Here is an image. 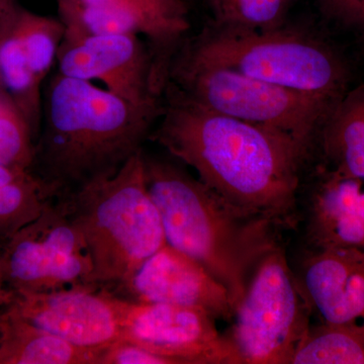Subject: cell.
Instances as JSON below:
<instances>
[{
    "label": "cell",
    "instance_id": "obj_1",
    "mask_svg": "<svg viewBox=\"0 0 364 364\" xmlns=\"http://www.w3.org/2000/svg\"><path fill=\"white\" fill-rule=\"evenodd\" d=\"M149 140L241 214L277 228L298 225L299 168L309 151L291 139L208 109L166 83Z\"/></svg>",
    "mask_w": 364,
    "mask_h": 364
},
{
    "label": "cell",
    "instance_id": "obj_2",
    "mask_svg": "<svg viewBox=\"0 0 364 364\" xmlns=\"http://www.w3.org/2000/svg\"><path fill=\"white\" fill-rule=\"evenodd\" d=\"M161 109L57 72L43 91L31 170L54 198L112 176L144 149Z\"/></svg>",
    "mask_w": 364,
    "mask_h": 364
},
{
    "label": "cell",
    "instance_id": "obj_3",
    "mask_svg": "<svg viewBox=\"0 0 364 364\" xmlns=\"http://www.w3.org/2000/svg\"><path fill=\"white\" fill-rule=\"evenodd\" d=\"M143 164L166 244L200 263L221 282L236 314L254 268L277 245V227L241 214L177 163L144 149Z\"/></svg>",
    "mask_w": 364,
    "mask_h": 364
},
{
    "label": "cell",
    "instance_id": "obj_4",
    "mask_svg": "<svg viewBox=\"0 0 364 364\" xmlns=\"http://www.w3.org/2000/svg\"><path fill=\"white\" fill-rule=\"evenodd\" d=\"M143 151L114 176L58 196L65 200L90 251L91 284L111 291L166 245L159 210L146 184Z\"/></svg>",
    "mask_w": 364,
    "mask_h": 364
},
{
    "label": "cell",
    "instance_id": "obj_5",
    "mask_svg": "<svg viewBox=\"0 0 364 364\" xmlns=\"http://www.w3.org/2000/svg\"><path fill=\"white\" fill-rule=\"evenodd\" d=\"M173 57L230 69L335 104L343 97L346 73L334 53L320 41L284 26L264 32L210 23L202 33L186 38Z\"/></svg>",
    "mask_w": 364,
    "mask_h": 364
},
{
    "label": "cell",
    "instance_id": "obj_6",
    "mask_svg": "<svg viewBox=\"0 0 364 364\" xmlns=\"http://www.w3.org/2000/svg\"><path fill=\"white\" fill-rule=\"evenodd\" d=\"M166 83L208 109L287 136L308 151L338 104L178 57L170 62Z\"/></svg>",
    "mask_w": 364,
    "mask_h": 364
},
{
    "label": "cell",
    "instance_id": "obj_7",
    "mask_svg": "<svg viewBox=\"0 0 364 364\" xmlns=\"http://www.w3.org/2000/svg\"><path fill=\"white\" fill-rule=\"evenodd\" d=\"M312 314L284 249L277 244L251 273L227 337L244 364H291L310 331Z\"/></svg>",
    "mask_w": 364,
    "mask_h": 364
},
{
    "label": "cell",
    "instance_id": "obj_8",
    "mask_svg": "<svg viewBox=\"0 0 364 364\" xmlns=\"http://www.w3.org/2000/svg\"><path fill=\"white\" fill-rule=\"evenodd\" d=\"M91 274L90 251L63 198L0 248V279L13 294L93 286Z\"/></svg>",
    "mask_w": 364,
    "mask_h": 364
},
{
    "label": "cell",
    "instance_id": "obj_9",
    "mask_svg": "<svg viewBox=\"0 0 364 364\" xmlns=\"http://www.w3.org/2000/svg\"><path fill=\"white\" fill-rule=\"evenodd\" d=\"M65 38L102 33L145 37L154 62L155 85L163 95L172 57L191 23L186 0H58Z\"/></svg>",
    "mask_w": 364,
    "mask_h": 364
},
{
    "label": "cell",
    "instance_id": "obj_10",
    "mask_svg": "<svg viewBox=\"0 0 364 364\" xmlns=\"http://www.w3.org/2000/svg\"><path fill=\"white\" fill-rule=\"evenodd\" d=\"M121 338L170 364H244L215 318L203 311L168 304L131 301L116 294Z\"/></svg>",
    "mask_w": 364,
    "mask_h": 364
},
{
    "label": "cell",
    "instance_id": "obj_11",
    "mask_svg": "<svg viewBox=\"0 0 364 364\" xmlns=\"http://www.w3.org/2000/svg\"><path fill=\"white\" fill-rule=\"evenodd\" d=\"M58 72L81 80H97L105 90L138 107L161 105L154 62L147 43L134 35L102 33L64 38Z\"/></svg>",
    "mask_w": 364,
    "mask_h": 364
},
{
    "label": "cell",
    "instance_id": "obj_12",
    "mask_svg": "<svg viewBox=\"0 0 364 364\" xmlns=\"http://www.w3.org/2000/svg\"><path fill=\"white\" fill-rule=\"evenodd\" d=\"M9 310L36 327L86 349H102L121 338L116 294L95 286L16 293Z\"/></svg>",
    "mask_w": 364,
    "mask_h": 364
},
{
    "label": "cell",
    "instance_id": "obj_13",
    "mask_svg": "<svg viewBox=\"0 0 364 364\" xmlns=\"http://www.w3.org/2000/svg\"><path fill=\"white\" fill-rule=\"evenodd\" d=\"M112 293L131 301L198 309L215 320L232 321L235 317L226 287L203 265L168 244Z\"/></svg>",
    "mask_w": 364,
    "mask_h": 364
},
{
    "label": "cell",
    "instance_id": "obj_14",
    "mask_svg": "<svg viewBox=\"0 0 364 364\" xmlns=\"http://www.w3.org/2000/svg\"><path fill=\"white\" fill-rule=\"evenodd\" d=\"M299 282L322 324L364 325V252L311 249Z\"/></svg>",
    "mask_w": 364,
    "mask_h": 364
},
{
    "label": "cell",
    "instance_id": "obj_15",
    "mask_svg": "<svg viewBox=\"0 0 364 364\" xmlns=\"http://www.w3.org/2000/svg\"><path fill=\"white\" fill-rule=\"evenodd\" d=\"M311 249L364 252V179L321 167L306 205Z\"/></svg>",
    "mask_w": 364,
    "mask_h": 364
},
{
    "label": "cell",
    "instance_id": "obj_16",
    "mask_svg": "<svg viewBox=\"0 0 364 364\" xmlns=\"http://www.w3.org/2000/svg\"><path fill=\"white\" fill-rule=\"evenodd\" d=\"M7 305L0 313V364H97L100 349L74 346L18 317Z\"/></svg>",
    "mask_w": 364,
    "mask_h": 364
},
{
    "label": "cell",
    "instance_id": "obj_17",
    "mask_svg": "<svg viewBox=\"0 0 364 364\" xmlns=\"http://www.w3.org/2000/svg\"><path fill=\"white\" fill-rule=\"evenodd\" d=\"M318 136L323 167L364 179V87L343 95Z\"/></svg>",
    "mask_w": 364,
    "mask_h": 364
},
{
    "label": "cell",
    "instance_id": "obj_18",
    "mask_svg": "<svg viewBox=\"0 0 364 364\" xmlns=\"http://www.w3.org/2000/svg\"><path fill=\"white\" fill-rule=\"evenodd\" d=\"M14 11L0 23V79L37 141L42 122L43 83L33 73L23 51L14 23Z\"/></svg>",
    "mask_w": 364,
    "mask_h": 364
},
{
    "label": "cell",
    "instance_id": "obj_19",
    "mask_svg": "<svg viewBox=\"0 0 364 364\" xmlns=\"http://www.w3.org/2000/svg\"><path fill=\"white\" fill-rule=\"evenodd\" d=\"M53 198L32 170L0 164V248L37 219Z\"/></svg>",
    "mask_w": 364,
    "mask_h": 364
},
{
    "label": "cell",
    "instance_id": "obj_20",
    "mask_svg": "<svg viewBox=\"0 0 364 364\" xmlns=\"http://www.w3.org/2000/svg\"><path fill=\"white\" fill-rule=\"evenodd\" d=\"M291 364H364V325L311 327Z\"/></svg>",
    "mask_w": 364,
    "mask_h": 364
},
{
    "label": "cell",
    "instance_id": "obj_21",
    "mask_svg": "<svg viewBox=\"0 0 364 364\" xmlns=\"http://www.w3.org/2000/svg\"><path fill=\"white\" fill-rule=\"evenodd\" d=\"M14 23L33 73L44 85L57 60L65 26L60 18L31 13L21 6L14 11Z\"/></svg>",
    "mask_w": 364,
    "mask_h": 364
},
{
    "label": "cell",
    "instance_id": "obj_22",
    "mask_svg": "<svg viewBox=\"0 0 364 364\" xmlns=\"http://www.w3.org/2000/svg\"><path fill=\"white\" fill-rule=\"evenodd\" d=\"M212 23L235 30L273 31L284 26L293 0H205Z\"/></svg>",
    "mask_w": 364,
    "mask_h": 364
},
{
    "label": "cell",
    "instance_id": "obj_23",
    "mask_svg": "<svg viewBox=\"0 0 364 364\" xmlns=\"http://www.w3.org/2000/svg\"><path fill=\"white\" fill-rule=\"evenodd\" d=\"M36 136L6 90L0 91V164L31 169Z\"/></svg>",
    "mask_w": 364,
    "mask_h": 364
},
{
    "label": "cell",
    "instance_id": "obj_24",
    "mask_svg": "<svg viewBox=\"0 0 364 364\" xmlns=\"http://www.w3.org/2000/svg\"><path fill=\"white\" fill-rule=\"evenodd\" d=\"M323 13L349 26L364 28V0H317Z\"/></svg>",
    "mask_w": 364,
    "mask_h": 364
},
{
    "label": "cell",
    "instance_id": "obj_25",
    "mask_svg": "<svg viewBox=\"0 0 364 364\" xmlns=\"http://www.w3.org/2000/svg\"><path fill=\"white\" fill-rule=\"evenodd\" d=\"M16 7V0H0V23L11 16Z\"/></svg>",
    "mask_w": 364,
    "mask_h": 364
},
{
    "label": "cell",
    "instance_id": "obj_26",
    "mask_svg": "<svg viewBox=\"0 0 364 364\" xmlns=\"http://www.w3.org/2000/svg\"><path fill=\"white\" fill-rule=\"evenodd\" d=\"M13 299V293L4 287V282L0 279V303H9Z\"/></svg>",
    "mask_w": 364,
    "mask_h": 364
},
{
    "label": "cell",
    "instance_id": "obj_27",
    "mask_svg": "<svg viewBox=\"0 0 364 364\" xmlns=\"http://www.w3.org/2000/svg\"><path fill=\"white\" fill-rule=\"evenodd\" d=\"M9 303H0V313H1V311L4 310V306H6Z\"/></svg>",
    "mask_w": 364,
    "mask_h": 364
},
{
    "label": "cell",
    "instance_id": "obj_28",
    "mask_svg": "<svg viewBox=\"0 0 364 364\" xmlns=\"http://www.w3.org/2000/svg\"><path fill=\"white\" fill-rule=\"evenodd\" d=\"M4 90V86H2L1 79H0V91Z\"/></svg>",
    "mask_w": 364,
    "mask_h": 364
}]
</instances>
